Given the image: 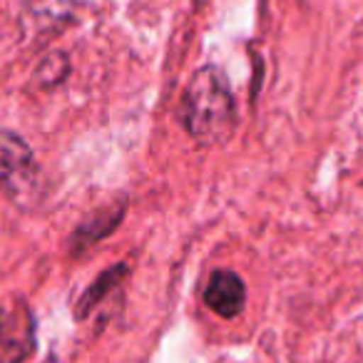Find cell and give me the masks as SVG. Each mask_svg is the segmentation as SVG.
I'll use <instances>...</instances> for the list:
<instances>
[{"label": "cell", "mask_w": 363, "mask_h": 363, "mask_svg": "<svg viewBox=\"0 0 363 363\" xmlns=\"http://www.w3.org/2000/svg\"><path fill=\"white\" fill-rule=\"evenodd\" d=\"M0 348L11 363L23 361L35 348V321L23 298H11L0 306Z\"/></svg>", "instance_id": "3957f363"}, {"label": "cell", "mask_w": 363, "mask_h": 363, "mask_svg": "<svg viewBox=\"0 0 363 363\" xmlns=\"http://www.w3.org/2000/svg\"><path fill=\"white\" fill-rule=\"evenodd\" d=\"M38 182V167L33 152L21 135L0 130V187L13 199L33 192Z\"/></svg>", "instance_id": "7a4b0ae2"}, {"label": "cell", "mask_w": 363, "mask_h": 363, "mask_svg": "<svg viewBox=\"0 0 363 363\" xmlns=\"http://www.w3.org/2000/svg\"><path fill=\"white\" fill-rule=\"evenodd\" d=\"M182 120L202 145H222L237 130V102L229 80L219 67H202L182 97Z\"/></svg>", "instance_id": "6da1fadb"}, {"label": "cell", "mask_w": 363, "mask_h": 363, "mask_svg": "<svg viewBox=\"0 0 363 363\" xmlns=\"http://www.w3.org/2000/svg\"><path fill=\"white\" fill-rule=\"evenodd\" d=\"M204 303L222 318L239 316L244 311V303H247L244 281L234 272L219 269L209 277L207 289H204Z\"/></svg>", "instance_id": "277c9868"}, {"label": "cell", "mask_w": 363, "mask_h": 363, "mask_svg": "<svg viewBox=\"0 0 363 363\" xmlns=\"http://www.w3.org/2000/svg\"><path fill=\"white\" fill-rule=\"evenodd\" d=\"M67 75V60L65 55L55 52V55H48L43 60V65L38 67V82L45 87H52V85H60V80Z\"/></svg>", "instance_id": "8992f818"}, {"label": "cell", "mask_w": 363, "mask_h": 363, "mask_svg": "<svg viewBox=\"0 0 363 363\" xmlns=\"http://www.w3.org/2000/svg\"><path fill=\"white\" fill-rule=\"evenodd\" d=\"M127 269L125 267H115V269H110L107 274H102L100 279L95 281V286L90 289V291H85V296L80 298V306H77V316H85L87 311H90L92 306H95L97 301H100L102 296H105L107 291H110L112 286H115L117 281H120V277L125 274Z\"/></svg>", "instance_id": "5b68a950"}]
</instances>
